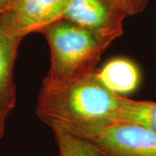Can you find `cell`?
Segmentation results:
<instances>
[{"label": "cell", "instance_id": "cell-12", "mask_svg": "<svg viewBox=\"0 0 156 156\" xmlns=\"http://www.w3.org/2000/svg\"><path fill=\"white\" fill-rule=\"evenodd\" d=\"M13 2L14 0H0V17L8 11Z\"/></svg>", "mask_w": 156, "mask_h": 156}, {"label": "cell", "instance_id": "cell-9", "mask_svg": "<svg viewBox=\"0 0 156 156\" xmlns=\"http://www.w3.org/2000/svg\"><path fill=\"white\" fill-rule=\"evenodd\" d=\"M59 156H102L95 146L87 140L60 128H52Z\"/></svg>", "mask_w": 156, "mask_h": 156}, {"label": "cell", "instance_id": "cell-7", "mask_svg": "<svg viewBox=\"0 0 156 156\" xmlns=\"http://www.w3.org/2000/svg\"><path fill=\"white\" fill-rule=\"evenodd\" d=\"M95 74L106 88L119 95H128L139 88L141 74L133 60L116 56L97 69Z\"/></svg>", "mask_w": 156, "mask_h": 156}, {"label": "cell", "instance_id": "cell-4", "mask_svg": "<svg viewBox=\"0 0 156 156\" xmlns=\"http://www.w3.org/2000/svg\"><path fill=\"white\" fill-rule=\"evenodd\" d=\"M87 140L102 156H156V133L138 126L113 123Z\"/></svg>", "mask_w": 156, "mask_h": 156}, {"label": "cell", "instance_id": "cell-8", "mask_svg": "<svg viewBox=\"0 0 156 156\" xmlns=\"http://www.w3.org/2000/svg\"><path fill=\"white\" fill-rule=\"evenodd\" d=\"M115 123L138 126L156 133V101L132 100L122 95Z\"/></svg>", "mask_w": 156, "mask_h": 156}, {"label": "cell", "instance_id": "cell-5", "mask_svg": "<svg viewBox=\"0 0 156 156\" xmlns=\"http://www.w3.org/2000/svg\"><path fill=\"white\" fill-rule=\"evenodd\" d=\"M69 0H14L0 22L23 38L62 17Z\"/></svg>", "mask_w": 156, "mask_h": 156}, {"label": "cell", "instance_id": "cell-3", "mask_svg": "<svg viewBox=\"0 0 156 156\" xmlns=\"http://www.w3.org/2000/svg\"><path fill=\"white\" fill-rule=\"evenodd\" d=\"M62 18L113 42L122 35L127 17L108 0H69Z\"/></svg>", "mask_w": 156, "mask_h": 156}, {"label": "cell", "instance_id": "cell-14", "mask_svg": "<svg viewBox=\"0 0 156 156\" xmlns=\"http://www.w3.org/2000/svg\"><path fill=\"white\" fill-rule=\"evenodd\" d=\"M155 92H156V89H155Z\"/></svg>", "mask_w": 156, "mask_h": 156}, {"label": "cell", "instance_id": "cell-13", "mask_svg": "<svg viewBox=\"0 0 156 156\" xmlns=\"http://www.w3.org/2000/svg\"><path fill=\"white\" fill-rule=\"evenodd\" d=\"M4 129H5V126H4V125H2V124H0V138H1V137H2V135H3Z\"/></svg>", "mask_w": 156, "mask_h": 156}, {"label": "cell", "instance_id": "cell-1", "mask_svg": "<svg viewBox=\"0 0 156 156\" xmlns=\"http://www.w3.org/2000/svg\"><path fill=\"white\" fill-rule=\"evenodd\" d=\"M121 96L94 72L55 87L42 86L36 113L51 128L89 140L116 122Z\"/></svg>", "mask_w": 156, "mask_h": 156}, {"label": "cell", "instance_id": "cell-6", "mask_svg": "<svg viewBox=\"0 0 156 156\" xmlns=\"http://www.w3.org/2000/svg\"><path fill=\"white\" fill-rule=\"evenodd\" d=\"M22 39L0 22V124L4 126L16 103L13 68Z\"/></svg>", "mask_w": 156, "mask_h": 156}, {"label": "cell", "instance_id": "cell-10", "mask_svg": "<svg viewBox=\"0 0 156 156\" xmlns=\"http://www.w3.org/2000/svg\"><path fill=\"white\" fill-rule=\"evenodd\" d=\"M111 5L118 11L123 13L126 17H130L134 15V8L131 0H108Z\"/></svg>", "mask_w": 156, "mask_h": 156}, {"label": "cell", "instance_id": "cell-2", "mask_svg": "<svg viewBox=\"0 0 156 156\" xmlns=\"http://www.w3.org/2000/svg\"><path fill=\"white\" fill-rule=\"evenodd\" d=\"M39 32L50 50V67L42 86L55 87L96 71V65L111 41L66 19H58Z\"/></svg>", "mask_w": 156, "mask_h": 156}, {"label": "cell", "instance_id": "cell-11", "mask_svg": "<svg viewBox=\"0 0 156 156\" xmlns=\"http://www.w3.org/2000/svg\"><path fill=\"white\" fill-rule=\"evenodd\" d=\"M151 0H131L133 8H134V14L140 13L147 8Z\"/></svg>", "mask_w": 156, "mask_h": 156}]
</instances>
